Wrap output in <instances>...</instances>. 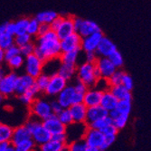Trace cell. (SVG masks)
<instances>
[{"label":"cell","instance_id":"6da1fadb","mask_svg":"<svg viewBox=\"0 0 151 151\" xmlns=\"http://www.w3.org/2000/svg\"><path fill=\"white\" fill-rule=\"evenodd\" d=\"M35 54L44 63L59 58L61 51V40L57 37L55 31L49 30L46 34L38 35L36 39Z\"/></svg>","mask_w":151,"mask_h":151},{"label":"cell","instance_id":"7a4b0ae2","mask_svg":"<svg viewBox=\"0 0 151 151\" xmlns=\"http://www.w3.org/2000/svg\"><path fill=\"white\" fill-rule=\"evenodd\" d=\"M24 125L29 129L32 139L34 140V142L37 147L45 144V142L51 139L52 135L44 127L42 120L30 115L28 119L25 121Z\"/></svg>","mask_w":151,"mask_h":151},{"label":"cell","instance_id":"3957f363","mask_svg":"<svg viewBox=\"0 0 151 151\" xmlns=\"http://www.w3.org/2000/svg\"><path fill=\"white\" fill-rule=\"evenodd\" d=\"M100 78V73L95 63L84 62L77 66L76 79L83 82L88 88L94 87Z\"/></svg>","mask_w":151,"mask_h":151},{"label":"cell","instance_id":"277c9868","mask_svg":"<svg viewBox=\"0 0 151 151\" xmlns=\"http://www.w3.org/2000/svg\"><path fill=\"white\" fill-rule=\"evenodd\" d=\"M30 107V115L40 119L44 120L52 113L50 101L44 99V98H36L33 103L29 106Z\"/></svg>","mask_w":151,"mask_h":151},{"label":"cell","instance_id":"5b68a950","mask_svg":"<svg viewBox=\"0 0 151 151\" xmlns=\"http://www.w3.org/2000/svg\"><path fill=\"white\" fill-rule=\"evenodd\" d=\"M44 63H45L41 59H39L35 53L24 57V66L25 73L35 79L40 74L43 73Z\"/></svg>","mask_w":151,"mask_h":151},{"label":"cell","instance_id":"8992f818","mask_svg":"<svg viewBox=\"0 0 151 151\" xmlns=\"http://www.w3.org/2000/svg\"><path fill=\"white\" fill-rule=\"evenodd\" d=\"M88 128L89 127L86 123L81 122H73L72 124L66 126L64 133L66 136L67 143L83 139Z\"/></svg>","mask_w":151,"mask_h":151},{"label":"cell","instance_id":"52a82bcc","mask_svg":"<svg viewBox=\"0 0 151 151\" xmlns=\"http://www.w3.org/2000/svg\"><path fill=\"white\" fill-rule=\"evenodd\" d=\"M18 74L10 71L1 81H0V95L4 98L9 97V96L15 94V88L17 80Z\"/></svg>","mask_w":151,"mask_h":151},{"label":"cell","instance_id":"ba28073f","mask_svg":"<svg viewBox=\"0 0 151 151\" xmlns=\"http://www.w3.org/2000/svg\"><path fill=\"white\" fill-rule=\"evenodd\" d=\"M68 85V81L61 77L58 73L50 76L48 85L45 93L50 97H56V96Z\"/></svg>","mask_w":151,"mask_h":151},{"label":"cell","instance_id":"9c48e42d","mask_svg":"<svg viewBox=\"0 0 151 151\" xmlns=\"http://www.w3.org/2000/svg\"><path fill=\"white\" fill-rule=\"evenodd\" d=\"M103 36L104 35H103L102 32L99 31V32L93 33L86 37H83L81 39V50H82L84 52H95Z\"/></svg>","mask_w":151,"mask_h":151},{"label":"cell","instance_id":"30bf717a","mask_svg":"<svg viewBox=\"0 0 151 151\" xmlns=\"http://www.w3.org/2000/svg\"><path fill=\"white\" fill-rule=\"evenodd\" d=\"M104 138H105V136L101 130L88 128L83 139H84L86 144L88 145V147L101 148V146L103 145Z\"/></svg>","mask_w":151,"mask_h":151},{"label":"cell","instance_id":"8fae6325","mask_svg":"<svg viewBox=\"0 0 151 151\" xmlns=\"http://www.w3.org/2000/svg\"><path fill=\"white\" fill-rule=\"evenodd\" d=\"M95 65L100 73V77L103 79H109L117 70V68L109 60L108 57H98Z\"/></svg>","mask_w":151,"mask_h":151},{"label":"cell","instance_id":"7c38bea8","mask_svg":"<svg viewBox=\"0 0 151 151\" xmlns=\"http://www.w3.org/2000/svg\"><path fill=\"white\" fill-rule=\"evenodd\" d=\"M44 127L48 130V132L52 136L55 134H60V133H64L65 132V126L59 120L57 115L52 114L43 121Z\"/></svg>","mask_w":151,"mask_h":151},{"label":"cell","instance_id":"4fadbf2b","mask_svg":"<svg viewBox=\"0 0 151 151\" xmlns=\"http://www.w3.org/2000/svg\"><path fill=\"white\" fill-rule=\"evenodd\" d=\"M81 37L75 32L71 35L61 40V51L62 52L81 50Z\"/></svg>","mask_w":151,"mask_h":151},{"label":"cell","instance_id":"5bb4252c","mask_svg":"<svg viewBox=\"0 0 151 151\" xmlns=\"http://www.w3.org/2000/svg\"><path fill=\"white\" fill-rule=\"evenodd\" d=\"M75 91L73 84H68L57 96L56 100L61 104L63 109H69L73 103V96Z\"/></svg>","mask_w":151,"mask_h":151},{"label":"cell","instance_id":"9a60e30c","mask_svg":"<svg viewBox=\"0 0 151 151\" xmlns=\"http://www.w3.org/2000/svg\"><path fill=\"white\" fill-rule=\"evenodd\" d=\"M35 85V78L28 74H22L18 75L17 83H16V88H15V94L17 96L22 95L27 90H29Z\"/></svg>","mask_w":151,"mask_h":151},{"label":"cell","instance_id":"2e32d148","mask_svg":"<svg viewBox=\"0 0 151 151\" xmlns=\"http://www.w3.org/2000/svg\"><path fill=\"white\" fill-rule=\"evenodd\" d=\"M55 33L60 40H63L65 37L75 33L74 25H73V17H63V22L61 25L58 27V29L55 31Z\"/></svg>","mask_w":151,"mask_h":151},{"label":"cell","instance_id":"e0dca14e","mask_svg":"<svg viewBox=\"0 0 151 151\" xmlns=\"http://www.w3.org/2000/svg\"><path fill=\"white\" fill-rule=\"evenodd\" d=\"M30 139H32V137L29 129H27V127L24 124H23L13 129V134H12V139L10 143L13 146H16L24 140Z\"/></svg>","mask_w":151,"mask_h":151},{"label":"cell","instance_id":"ac0fdd59","mask_svg":"<svg viewBox=\"0 0 151 151\" xmlns=\"http://www.w3.org/2000/svg\"><path fill=\"white\" fill-rule=\"evenodd\" d=\"M109 116V111L103 109L101 105L93 106L87 108V114H86V124L90 125L91 123L101 119Z\"/></svg>","mask_w":151,"mask_h":151},{"label":"cell","instance_id":"d6986e66","mask_svg":"<svg viewBox=\"0 0 151 151\" xmlns=\"http://www.w3.org/2000/svg\"><path fill=\"white\" fill-rule=\"evenodd\" d=\"M102 93H103V91L96 89L94 87L89 88L88 91L84 94L83 102L82 103H83L87 108L100 105Z\"/></svg>","mask_w":151,"mask_h":151},{"label":"cell","instance_id":"ffe728a7","mask_svg":"<svg viewBox=\"0 0 151 151\" xmlns=\"http://www.w3.org/2000/svg\"><path fill=\"white\" fill-rule=\"evenodd\" d=\"M116 50L117 47L112 41L106 36H103L95 52L99 57H109V54H111Z\"/></svg>","mask_w":151,"mask_h":151},{"label":"cell","instance_id":"44dd1931","mask_svg":"<svg viewBox=\"0 0 151 151\" xmlns=\"http://www.w3.org/2000/svg\"><path fill=\"white\" fill-rule=\"evenodd\" d=\"M99 31H101L99 24L94 22V21H91V20H84L82 19L80 26L78 27V29L76 30V33L81 37H86L93 33H96V32H99Z\"/></svg>","mask_w":151,"mask_h":151},{"label":"cell","instance_id":"7402d4cb","mask_svg":"<svg viewBox=\"0 0 151 151\" xmlns=\"http://www.w3.org/2000/svg\"><path fill=\"white\" fill-rule=\"evenodd\" d=\"M69 111L71 112L73 122L86 123V114H87V107L83 103H75L73 104Z\"/></svg>","mask_w":151,"mask_h":151},{"label":"cell","instance_id":"603a6c76","mask_svg":"<svg viewBox=\"0 0 151 151\" xmlns=\"http://www.w3.org/2000/svg\"><path fill=\"white\" fill-rule=\"evenodd\" d=\"M118 102H119V100L111 91H109V90H108V91H103L100 105L103 109H105L107 111L109 112V111H111L116 109Z\"/></svg>","mask_w":151,"mask_h":151},{"label":"cell","instance_id":"cb8c5ba5","mask_svg":"<svg viewBox=\"0 0 151 151\" xmlns=\"http://www.w3.org/2000/svg\"><path fill=\"white\" fill-rule=\"evenodd\" d=\"M76 71H77V65L61 63L57 73L67 81H70L76 76Z\"/></svg>","mask_w":151,"mask_h":151},{"label":"cell","instance_id":"d4e9b609","mask_svg":"<svg viewBox=\"0 0 151 151\" xmlns=\"http://www.w3.org/2000/svg\"><path fill=\"white\" fill-rule=\"evenodd\" d=\"M41 92L39 91V90L37 89V87L35 85H34L32 88H30L29 90H27L24 93H23L22 95L18 96V99L20 101L21 103H23L25 106H30L33 101L38 97V95Z\"/></svg>","mask_w":151,"mask_h":151},{"label":"cell","instance_id":"484cf974","mask_svg":"<svg viewBox=\"0 0 151 151\" xmlns=\"http://www.w3.org/2000/svg\"><path fill=\"white\" fill-rule=\"evenodd\" d=\"M109 91H111L119 101L125 100V101H132L131 91H127L121 84L116 85V86H111V88H109Z\"/></svg>","mask_w":151,"mask_h":151},{"label":"cell","instance_id":"4316f807","mask_svg":"<svg viewBox=\"0 0 151 151\" xmlns=\"http://www.w3.org/2000/svg\"><path fill=\"white\" fill-rule=\"evenodd\" d=\"M65 143H62L54 139H50L45 144L37 147V151H62L66 148Z\"/></svg>","mask_w":151,"mask_h":151},{"label":"cell","instance_id":"83f0119b","mask_svg":"<svg viewBox=\"0 0 151 151\" xmlns=\"http://www.w3.org/2000/svg\"><path fill=\"white\" fill-rule=\"evenodd\" d=\"M80 51L81 50L62 52L59 56V60L62 63L77 65V63L79 60V55H80Z\"/></svg>","mask_w":151,"mask_h":151},{"label":"cell","instance_id":"f1b7e54d","mask_svg":"<svg viewBox=\"0 0 151 151\" xmlns=\"http://www.w3.org/2000/svg\"><path fill=\"white\" fill-rule=\"evenodd\" d=\"M59 15L56 12L52 11V10H47V11H43V12L38 13L35 17L37 19V21L40 24H50Z\"/></svg>","mask_w":151,"mask_h":151},{"label":"cell","instance_id":"f546056e","mask_svg":"<svg viewBox=\"0 0 151 151\" xmlns=\"http://www.w3.org/2000/svg\"><path fill=\"white\" fill-rule=\"evenodd\" d=\"M13 129L14 128L6 123H0V143H10Z\"/></svg>","mask_w":151,"mask_h":151},{"label":"cell","instance_id":"4dcf8cb0","mask_svg":"<svg viewBox=\"0 0 151 151\" xmlns=\"http://www.w3.org/2000/svg\"><path fill=\"white\" fill-rule=\"evenodd\" d=\"M6 66L9 68V70L11 71H17L24 65V57L22 55V54H18V55H16L12 57L11 59H9L8 61L6 62Z\"/></svg>","mask_w":151,"mask_h":151},{"label":"cell","instance_id":"1f68e13d","mask_svg":"<svg viewBox=\"0 0 151 151\" xmlns=\"http://www.w3.org/2000/svg\"><path fill=\"white\" fill-rule=\"evenodd\" d=\"M88 147L84 139H77L72 142L67 143L66 148L68 151H85Z\"/></svg>","mask_w":151,"mask_h":151},{"label":"cell","instance_id":"d6a6232c","mask_svg":"<svg viewBox=\"0 0 151 151\" xmlns=\"http://www.w3.org/2000/svg\"><path fill=\"white\" fill-rule=\"evenodd\" d=\"M49 79H50V76L44 73L35 79V85L37 87V89L39 90L41 93L42 92L45 93V91L46 90V87L48 85Z\"/></svg>","mask_w":151,"mask_h":151},{"label":"cell","instance_id":"836d02e7","mask_svg":"<svg viewBox=\"0 0 151 151\" xmlns=\"http://www.w3.org/2000/svg\"><path fill=\"white\" fill-rule=\"evenodd\" d=\"M14 147L16 151H37V146L32 139L24 140Z\"/></svg>","mask_w":151,"mask_h":151},{"label":"cell","instance_id":"e575fe53","mask_svg":"<svg viewBox=\"0 0 151 151\" xmlns=\"http://www.w3.org/2000/svg\"><path fill=\"white\" fill-rule=\"evenodd\" d=\"M131 101H119L118 105L116 107V111L119 113V114H123V115H129L130 111H131Z\"/></svg>","mask_w":151,"mask_h":151},{"label":"cell","instance_id":"d590c367","mask_svg":"<svg viewBox=\"0 0 151 151\" xmlns=\"http://www.w3.org/2000/svg\"><path fill=\"white\" fill-rule=\"evenodd\" d=\"M109 124H112V119L109 118V116L106 117V118H103L101 119H99V120H96L92 123H91L89 126V128H91V129H98V130H102L105 127H107L108 125Z\"/></svg>","mask_w":151,"mask_h":151},{"label":"cell","instance_id":"8d00e7d4","mask_svg":"<svg viewBox=\"0 0 151 151\" xmlns=\"http://www.w3.org/2000/svg\"><path fill=\"white\" fill-rule=\"evenodd\" d=\"M13 45H15V35L4 33L0 36V48L1 49L6 50Z\"/></svg>","mask_w":151,"mask_h":151},{"label":"cell","instance_id":"74e56055","mask_svg":"<svg viewBox=\"0 0 151 151\" xmlns=\"http://www.w3.org/2000/svg\"><path fill=\"white\" fill-rule=\"evenodd\" d=\"M29 18L28 17H22L15 22V28H16V35H21L26 33L27 25H28Z\"/></svg>","mask_w":151,"mask_h":151},{"label":"cell","instance_id":"f35d334b","mask_svg":"<svg viewBox=\"0 0 151 151\" xmlns=\"http://www.w3.org/2000/svg\"><path fill=\"white\" fill-rule=\"evenodd\" d=\"M39 27H40V23L37 21V19L35 17L29 18V22H28V25H27L26 33L28 35H30L32 37L38 36Z\"/></svg>","mask_w":151,"mask_h":151},{"label":"cell","instance_id":"ab89813d","mask_svg":"<svg viewBox=\"0 0 151 151\" xmlns=\"http://www.w3.org/2000/svg\"><path fill=\"white\" fill-rule=\"evenodd\" d=\"M57 117H58L59 120L63 123L65 127L72 124V123L73 122L69 109H63L62 111L57 114Z\"/></svg>","mask_w":151,"mask_h":151},{"label":"cell","instance_id":"60d3db41","mask_svg":"<svg viewBox=\"0 0 151 151\" xmlns=\"http://www.w3.org/2000/svg\"><path fill=\"white\" fill-rule=\"evenodd\" d=\"M129 115L119 114L118 117H116L114 119H112V124L117 128L118 130H120L126 127L127 123L129 121Z\"/></svg>","mask_w":151,"mask_h":151},{"label":"cell","instance_id":"b9f144b4","mask_svg":"<svg viewBox=\"0 0 151 151\" xmlns=\"http://www.w3.org/2000/svg\"><path fill=\"white\" fill-rule=\"evenodd\" d=\"M108 58L112 63V64L117 68V69L118 68L122 67L123 63H124V61H123V57L121 55V53L118 50L114 51L111 54H109Z\"/></svg>","mask_w":151,"mask_h":151},{"label":"cell","instance_id":"7bdbcfd3","mask_svg":"<svg viewBox=\"0 0 151 151\" xmlns=\"http://www.w3.org/2000/svg\"><path fill=\"white\" fill-rule=\"evenodd\" d=\"M32 39H33V37L27 33L17 35H15V45H17L18 47H22L23 45H24L26 44L31 43Z\"/></svg>","mask_w":151,"mask_h":151},{"label":"cell","instance_id":"ee69618b","mask_svg":"<svg viewBox=\"0 0 151 151\" xmlns=\"http://www.w3.org/2000/svg\"><path fill=\"white\" fill-rule=\"evenodd\" d=\"M124 73H125L124 72L117 69L116 72L108 79V81H109V85H111V87L121 84L122 77H123V75H124Z\"/></svg>","mask_w":151,"mask_h":151},{"label":"cell","instance_id":"f6af8a7d","mask_svg":"<svg viewBox=\"0 0 151 151\" xmlns=\"http://www.w3.org/2000/svg\"><path fill=\"white\" fill-rule=\"evenodd\" d=\"M20 53V48L16 45H13L10 47H8L7 49L5 50V63L6 61H8L9 59H11L12 57L18 55Z\"/></svg>","mask_w":151,"mask_h":151},{"label":"cell","instance_id":"bcb514c9","mask_svg":"<svg viewBox=\"0 0 151 151\" xmlns=\"http://www.w3.org/2000/svg\"><path fill=\"white\" fill-rule=\"evenodd\" d=\"M19 48H20V53L24 57H26L28 55H31V54H34L35 49V43L31 42V43L26 44Z\"/></svg>","mask_w":151,"mask_h":151},{"label":"cell","instance_id":"7dc6e473","mask_svg":"<svg viewBox=\"0 0 151 151\" xmlns=\"http://www.w3.org/2000/svg\"><path fill=\"white\" fill-rule=\"evenodd\" d=\"M121 85L124 87L127 91H131L133 87H134V82H133V80H132L131 76H129L127 73H124V75H123V77H122Z\"/></svg>","mask_w":151,"mask_h":151},{"label":"cell","instance_id":"c3c4849f","mask_svg":"<svg viewBox=\"0 0 151 151\" xmlns=\"http://www.w3.org/2000/svg\"><path fill=\"white\" fill-rule=\"evenodd\" d=\"M73 88H74V91L75 92L77 93H81V94H85V92L88 91V87L83 83L82 81H81L80 80L76 79L75 81L73 82Z\"/></svg>","mask_w":151,"mask_h":151},{"label":"cell","instance_id":"681fc988","mask_svg":"<svg viewBox=\"0 0 151 151\" xmlns=\"http://www.w3.org/2000/svg\"><path fill=\"white\" fill-rule=\"evenodd\" d=\"M118 129L117 128L113 125V124H109L107 127H105L101 132L104 134V136H108V135H117L118 134Z\"/></svg>","mask_w":151,"mask_h":151},{"label":"cell","instance_id":"f907efd6","mask_svg":"<svg viewBox=\"0 0 151 151\" xmlns=\"http://www.w3.org/2000/svg\"><path fill=\"white\" fill-rule=\"evenodd\" d=\"M50 104H51V108H52V111L53 114L57 115L62 109H63V107L61 106V104L58 102V101L55 99V100H52V101H50Z\"/></svg>","mask_w":151,"mask_h":151},{"label":"cell","instance_id":"816d5d0a","mask_svg":"<svg viewBox=\"0 0 151 151\" xmlns=\"http://www.w3.org/2000/svg\"><path fill=\"white\" fill-rule=\"evenodd\" d=\"M85 62L91 63H95L96 61L98 59V55L96 54L95 52H85Z\"/></svg>","mask_w":151,"mask_h":151},{"label":"cell","instance_id":"f5cc1de1","mask_svg":"<svg viewBox=\"0 0 151 151\" xmlns=\"http://www.w3.org/2000/svg\"><path fill=\"white\" fill-rule=\"evenodd\" d=\"M63 17L58 16L55 19H54V20L50 24L51 29L53 30V31H56V30L58 29V27L61 25V24H62V22H63Z\"/></svg>","mask_w":151,"mask_h":151},{"label":"cell","instance_id":"db71d44e","mask_svg":"<svg viewBox=\"0 0 151 151\" xmlns=\"http://www.w3.org/2000/svg\"><path fill=\"white\" fill-rule=\"evenodd\" d=\"M6 33L15 35L16 28H15V22H6Z\"/></svg>","mask_w":151,"mask_h":151},{"label":"cell","instance_id":"11a10c76","mask_svg":"<svg viewBox=\"0 0 151 151\" xmlns=\"http://www.w3.org/2000/svg\"><path fill=\"white\" fill-rule=\"evenodd\" d=\"M52 139H54L56 141L62 142V143H65L67 144V139H66V136L65 133H60V134H55L52 136Z\"/></svg>","mask_w":151,"mask_h":151},{"label":"cell","instance_id":"9f6ffc18","mask_svg":"<svg viewBox=\"0 0 151 151\" xmlns=\"http://www.w3.org/2000/svg\"><path fill=\"white\" fill-rule=\"evenodd\" d=\"M49 30H51L50 24H40V27H39V32H38V35H42L46 34Z\"/></svg>","mask_w":151,"mask_h":151},{"label":"cell","instance_id":"6f0895ef","mask_svg":"<svg viewBox=\"0 0 151 151\" xmlns=\"http://www.w3.org/2000/svg\"><path fill=\"white\" fill-rule=\"evenodd\" d=\"M9 72L10 70L6 65H0V81H1Z\"/></svg>","mask_w":151,"mask_h":151},{"label":"cell","instance_id":"680465c9","mask_svg":"<svg viewBox=\"0 0 151 151\" xmlns=\"http://www.w3.org/2000/svg\"><path fill=\"white\" fill-rule=\"evenodd\" d=\"M5 63V50L0 48V65Z\"/></svg>","mask_w":151,"mask_h":151},{"label":"cell","instance_id":"91938a15","mask_svg":"<svg viewBox=\"0 0 151 151\" xmlns=\"http://www.w3.org/2000/svg\"><path fill=\"white\" fill-rule=\"evenodd\" d=\"M10 143H0V151H6Z\"/></svg>","mask_w":151,"mask_h":151},{"label":"cell","instance_id":"94428289","mask_svg":"<svg viewBox=\"0 0 151 151\" xmlns=\"http://www.w3.org/2000/svg\"><path fill=\"white\" fill-rule=\"evenodd\" d=\"M4 33H6V23L0 24V36H1Z\"/></svg>","mask_w":151,"mask_h":151},{"label":"cell","instance_id":"6125c7cd","mask_svg":"<svg viewBox=\"0 0 151 151\" xmlns=\"http://www.w3.org/2000/svg\"><path fill=\"white\" fill-rule=\"evenodd\" d=\"M85 151H101L100 148L98 147H88Z\"/></svg>","mask_w":151,"mask_h":151},{"label":"cell","instance_id":"be15d7a7","mask_svg":"<svg viewBox=\"0 0 151 151\" xmlns=\"http://www.w3.org/2000/svg\"><path fill=\"white\" fill-rule=\"evenodd\" d=\"M6 151H16V149H15V147L10 143L9 146L7 147V148L6 149Z\"/></svg>","mask_w":151,"mask_h":151},{"label":"cell","instance_id":"e7e4bbea","mask_svg":"<svg viewBox=\"0 0 151 151\" xmlns=\"http://www.w3.org/2000/svg\"><path fill=\"white\" fill-rule=\"evenodd\" d=\"M4 100H5V98L3 97V96L0 95V105L2 104V102H3V101H4Z\"/></svg>","mask_w":151,"mask_h":151},{"label":"cell","instance_id":"03108f58","mask_svg":"<svg viewBox=\"0 0 151 151\" xmlns=\"http://www.w3.org/2000/svg\"><path fill=\"white\" fill-rule=\"evenodd\" d=\"M62 151H68V150H67V148H64V149H63V150H62Z\"/></svg>","mask_w":151,"mask_h":151}]
</instances>
